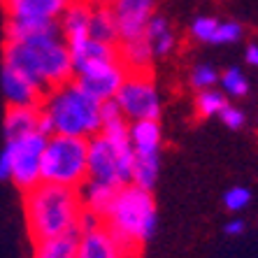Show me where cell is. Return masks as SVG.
Listing matches in <instances>:
<instances>
[{"instance_id":"6da1fadb","label":"cell","mask_w":258,"mask_h":258,"mask_svg":"<svg viewBox=\"0 0 258 258\" xmlns=\"http://www.w3.org/2000/svg\"><path fill=\"white\" fill-rule=\"evenodd\" d=\"M3 66L24 75L42 91H51L75 79L72 56L63 35L35 37L28 42H5Z\"/></svg>"},{"instance_id":"7a4b0ae2","label":"cell","mask_w":258,"mask_h":258,"mask_svg":"<svg viewBox=\"0 0 258 258\" xmlns=\"http://www.w3.org/2000/svg\"><path fill=\"white\" fill-rule=\"evenodd\" d=\"M24 214L33 242L77 233V221L82 214L79 193L75 188L42 181L24 193Z\"/></svg>"},{"instance_id":"3957f363","label":"cell","mask_w":258,"mask_h":258,"mask_svg":"<svg viewBox=\"0 0 258 258\" xmlns=\"http://www.w3.org/2000/svg\"><path fill=\"white\" fill-rule=\"evenodd\" d=\"M156 203L151 191L128 184L116 191L114 203L102 223L128 251L138 256L144 242H149L156 233Z\"/></svg>"},{"instance_id":"277c9868","label":"cell","mask_w":258,"mask_h":258,"mask_svg":"<svg viewBox=\"0 0 258 258\" xmlns=\"http://www.w3.org/2000/svg\"><path fill=\"white\" fill-rule=\"evenodd\" d=\"M40 107L54 123V135L89 140L100 133V100L89 96L75 79L47 91Z\"/></svg>"},{"instance_id":"5b68a950","label":"cell","mask_w":258,"mask_h":258,"mask_svg":"<svg viewBox=\"0 0 258 258\" xmlns=\"http://www.w3.org/2000/svg\"><path fill=\"white\" fill-rule=\"evenodd\" d=\"M42 181L58 184L66 188L84 186L89 179V147L82 138L51 135L47 138V147L42 154Z\"/></svg>"},{"instance_id":"8992f818","label":"cell","mask_w":258,"mask_h":258,"mask_svg":"<svg viewBox=\"0 0 258 258\" xmlns=\"http://www.w3.org/2000/svg\"><path fill=\"white\" fill-rule=\"evenodd\" d=\"M89 147V181H98L119 191L128 186L133 177V147L131 142H109L100 133L86 140Z\"/></svg>"},{"instance_id":"52a82bcc","label":"cell","mask_w":258,"mask_h":258,"mask_svg":"<svg viewBox=\"0 0 258 258\" xmlns=\"http://www.w3.org/2000/svg\"><path fill=\"white\" fill-rule=\"evenodd\" d=\"M114 100L128 123L161 116V93L151 77V70L128 72L121 89L116 91Z\"/></svg>"},{"instance_id":"ba28073f","label":"cell","mask_w":258,"mask_h":258,"mask_svg":"<svg viewBox=\"0 0 258 258\" xmlns=\"http://www.w3.org/2000/svg\"><path fill=\"white\" fill-rule=\"evenodd\" d=\"M47 147V138L42 133H28L24 138L10 140L5 144L10 154V179L21 193H28L37 184H42V154Z\"/></svg>"},{"instance_id":"9c48e42d","label":"cell","mask_w":258,"mask_h":258,"mask_svg":"<svg viewBox=\"0 0 258 258\" xmlns=\"http://www.w3.org/2000/svg\"><path fill=\"white\" fill-rule=\"evenodd\" d=\"M128 70L123 68L119 58L116 60H105V63H96V66H89L84 70L75 72V82H77L82 89L93 96L96 100H109V98L116 96V91L121 89L123 79H126Z\"/></svg>"},{"instance_id":"30bf717a","label":"cell","mask_w":258,"mask_h":258,"mask_svg":"<svg viewBox=\"0 0 258 258\" xmlns=\"http://www.w3.org/2000/svg\"><path fill=\"white\" fill-rule=\"evenodd\" d=\"M119 30V42L144 37V28L156 12V0H112L109 5Z\"/></svg>"},{"instance_id":"8fae6325","label":"cell","mask_w":258,"mask_h":258,"mask_svg":"<svg viewBox=\"0 0 258 258\" xmlns=\"http://www.w3.org/2000/svg\"><path fill=\"white\" fill-rule=\"evenodd\" d=\"M77 258H138L116 240L112 230L102 223L100 228L79 235Z\"/></svg>"},{"instance_id":"7c38bea8","label":"cell","mask_w":258,"mask_h":258,"mask_svg":"<svg viewBox=\"0 0 258 258\" xmlns=\"http://www.w3.org/2000/svg\"><path fill=\"white\" fill-rule=\"evenodd\" d=\"M0 86H3V96H5L7 105H28V107H40L47 96V91L35 86L30 79L24 75L10 70L3 66V75H0Z\"/></svg>"},{"instance_id":"4fadbf2b","label":"cell","mask_w":258,"mask_h":258,"mask_svg":"<svg viewBox=\"0 0 258 258\" xmlns=\"http://www.w3.org/2000/svg\"><path fill=\"white\" fill-rule=\"evenodd\" d=\"M7 17L28 19V21H58L66 3L63 0H7Z\"/></svg>"},{"instance_id":"5bb4252c","label":"cell","mask_w":258,"mask_h":258,"mask_svg":"<svg viewBox=\"0 0 258 258\" xmlns=\"http://www.w3.org/2000/svg\"><path fill=\"white\" fill-rule=\"evenodd\" d=\"M47 35H60L58 21H28V19L7 17L5 42H28V40Z\"/></svg>"},{"instance_id":"9a60e30c","label":"cell","mask_w":258,"mask_h":258,"mask_svg":"<svg viewBox=\"0 0 258 258\" xmlns=\"http://www.w3.org/2000/svg\"><path fill=\"white\" fill-rule=\"evenodd\" d=\"M37 116L40 107H28V105H7L3 131H5L7 142L17 138H24L28 133L37 131Z\"/></svg>"},{"instance_id":"2e32d148","label":"cell","mask_w":258,"mask_h":258,"mask_svg":"<svg viewBox=\"0 0 258 258\" xmlns=\"http://www.w3.org/2000/svg\"><path fill=\"white\" fill-rule=\"evenodd\" d=\"M89 17H91V5L82 3V0L68 3L58 17V28L63 40L72 42L77 37H84L86 30H89Z\"/></svg>"},{"instance_id":"e0dca14e","label":"cell","mask_w":258,"mask_h":258,"mask_svg":"<svg viewBox=\"0 0 258 258\" xmlns=\"http://www.w3.org/2000/svg\"><path fill=\"white\" fill-rule=\"evenodd\" d=\"M144 40L149 42L154 58H165V56H170L174 44H177V37H174L172 28H170V21L156 12L151 14L149 24L144 28Z\"/></svg>"},{"instance_id":"ac0fdd59","label":"cell","mask_w":258,"mask_h":258,"mask_svg":"<svg viewBox=\"0 0 258 258\" xmlns=\"http://www.w3.org/2000/svg\"><path fill=\"white\" fill-rule=\"evenodd\" d=\"M158 170H161V151H133V186L154 191L158 181Z\"/></svg>"},{"instance_id":"d6986e66","label":"cell","mask_w":258,"mask_h":258,"mask_svg":"<svg viewBox=\"0 0 258 258\" xmlns=\"http://www.w3.org/2000/svg\"><path fill=\"white\" fill-rule=\"evenodd\" d=\"M77 193H79L82 210H86V212H91V214L100 216L102 221H105V216H107L109 207H112V203H114L116 188L86 179V184H84V186H79Z\"/></svg>"},{"instance_id":"ffe728a7","label":"cell","mask_w":258,"mask_h":258,"mask_svg":"<svg viewBox=\"0 0 258 258\" xmlns=\"http://www.w3.org/2000/svg\"><path fill=\"white\" fill-rule=\"evenodd\" d=\"M128 140L133 151H161L163 133L158 119H142L128 123Z\"/></svg>"},{"instance_id":"44dd1931","label":"cell","mask_w":258,"mask_h":258,"mask_svg":"<svg viewBox=\"0 0 258 258\" xmlns=\"http://www.w3.org/2000/svg\"><path fill=\"white\" fill-rule=\"evenodd\" d=\"M116 51H119V60L123 63L128 72H144L151 70V47L144 37H135V40H123V42L116 44Z\"/></svg>"},{"instance_id":"7402d4cb","label":"cell","mask_w":258,"mask_h":258,"mask_svg":"<svg viewBox=\"0 0 258 258\" xmlns=\"http://www.w3.org/2000/svg\"><path fill=\"white\" fill-rule=\"evenodd\" d=\"M86 35L91 40L105 44H119V30H116V21L112 10L107 7H91V17H89V30Z\"/></svg>"},{"instance_id":"603a6c76","label":"cell","mask_w":258,"mask_h":258,"mask_svg":"<svg viewBox=\"0 0 258 258\" xmlns=\"http://www.w3.org/2000/svg\"><path fill=\"white\" fill-rule=\"evenodd\" d=\"M77 233L33 242V258H77Z\"/></svg>"},{"instance_id":"cb8c5ba5","label":"cell","mask_w":258,"mask_h":258,"mask_svg":"<svg viewBox=\"0 0 258 258\" xmlns=\"http://www.w3.org/2000/svg\"><path fill=\"white\" fill-rule=\"evenodd\" d=\"M228 105L226 100V93L216 89H205L196 96V112H198L200 119H210V116H219L223 107Z\"/></svg>"},{"instance_id":"d4e9b609","label":"cell","mask_w":258,"mask_h":258,"mask_svg":"<svg viewBox=\"0 0 258 258\" xmlns=\"http://www.w3.org/2000/svg\"><path fill=\"white\" fill-rule=\"evenodd\" d=\"M221 86H223V93H226V96H233V98H242V96H246V91H249V82H246V77L242 75L240 68H228V70L223 72Z\"/></svg>"},{"instance_id":"484cf974","label":"cell","mask_w":258,"mask_h":258,"mask_svg":"<svg viewBox=\"0 0 258 258\" xmlns=\"http://www.w3.org/2000/svg\"><path fill=\"white\" fill-rule=\"evenodd\" d=\"M219 82V72L214 66H207V63H200L191 70V86L198 91L205 89H214V84Z\"/></svg>"},{"instance_id":"4316f807","label":"cell","mask_w":258,"mask_h":258,"mask_svg":"<svg viewBox=\"0 0 258 258\" xmlns=\"http://www.w3.org/2000/svg\"><path fill=\"white\" fill-rule=\"evenodd\" d=\"M249 203H251V193L246 186H233L223 193V205L228 212H242L249 207Z\"/></svg>"},{"instance_id":"83f0119b","label":"cell","mask_w":258,"mask_h":258,"mask_svg":"<svg viewBox=\"0 0 258 258\" xmlns=\"http://www.w3.org/2000/svg\"><path fill=\"white\" fill-rule=\"evenodd\" d=\"M216 28H219V21L214 17H196L191 24V35L198 42H212Z\"/></svg>"},{"instance_id":"f1b7e54d","label":"cell","mask_w":258,"mask_h":258,"mask_svg":"<svg viewBox=\"0 0 258 258\" xmlns=\"http://www.w3.org/2000/svg\"><path fill=\"white\" fill-rule=\"evenodd\" d=\"M242 37V26L237 21H226V24H219L214 37H212V44H230L237 42Z\"/></svg>"},{"instance_id":"f546056e","label":"cell","mask_w":258,"mask_h":258,"mask_svg":"<svg viewBox=\"0 0 258 258\" xmlns=\"http://www.w3.org/2000/svg\"><path fill=\"white\" fill-rule=\"evenodd\" d=\"M219 119L223 121V126H228L230 131H237V128L244 126V112L233 105H226V107L219 112Z\"/></svg>"},{"instance_id":"4dcf8cb0","label":"cell","mask_w":258,"mask_h":258,"mask_svg":"<svg viewBox=\"0 0 258 258\" xmlns=\"http://www.w3.org/2000/svg\"><path fill=\"white\" fill-rule=\"evenodd\" d=\"M102 226V219L96 214H91V212L82 210L79 214V221H77V235H84V233H91V230H96Z\"/></svg>"},{"instance_id":"1f68e13d","label":"cell","mask_w":258,"mask_h":258,"mask_svg":"<svg viewBox=\"0 0 258 258\" xmlns=\"http://www.w3.org/2000/svg\"><path fill=\"white\" fill-rule=\"evenodd\" d=\"M119 116H123V114H121V109H119V105H116L114 98L100 102V123L114 121V119H119Z\"/></svg>"},{"instance_id":"d6a6232c","label":"cell","mask_w":258,"mask_h":258,"mask_svg":"<svg viewBox=\"0 0 258 258\" xmlns=\"http://www.w3.org/2000/svg\"><path fill=\"white\" fill-rule=\"evenodd\" d=\"M37 133H42L44 138H51L54 135V123L49 119V114L40 107V116H37Z\"/></svg>"},{"instance_id":"836d02e7","label":"cell","mask_w":258,"mask_h":258,"mask_svg":"<svg viewBox=\"0 0 258 258\" xmlns=\"http://www.w3.org/2000/svg\"><path fill=\"white\" fill-rule=\"evenodd\" d=\"M246 230V223L244 221H240V219H235V221H230V223H226V235H242Z\"/></svg>"},{"instance_id":"e575fe53","label":"cell","mask_w":258,"mask_h":258,"mask_svg":"<svg viewBox=\"0 0 258 258\" xmlns=\"http://www.w3.org/2000/svg\"><path fill=\"white\" fill-rule=\"evenodd\" d=\"M246 63L258 68V44H249L246 47Z\"/></svg>"},{"instance_id":"d590c367","label":"cell","mask_w":258,"mask_h":258,"mask_svg":"<svg viewBox=\"0 0 258 258\" xmlns=\"http://www.w3.org/2000/svg\"><path fill=\"white\" fill-rule=\"evenodd\" d=\"M82 3H86V5H91V7H107V5H112V0H82Z\"/></svg>"},{"instance_id":"8d00e7d4","label":"cell","mask_w":258,"mask_h":258,"mask_svg":"<svg viewBox=\"0 0 258 258\" xmlns=\"http://www.w3.org/2000/svg\"><path fill=\"white\" fill-rule=\"evenodd\" d=\"M63 3H66V5H68V3H72V0H63Z\"/></svg>"},{"instance_id":"74e56055","label":"cell","mask_w":258,"mask_h":258,"mask_svg":"<svg viewBox=\"0 0 258 258\" xmlns=\"http://www.w3.org/2000/svg\"><path fill=\"white\" fill-rule=\"evenodd\" d=\"M3 3H7V0H3Z\"/></svg>"}]
</instances>
